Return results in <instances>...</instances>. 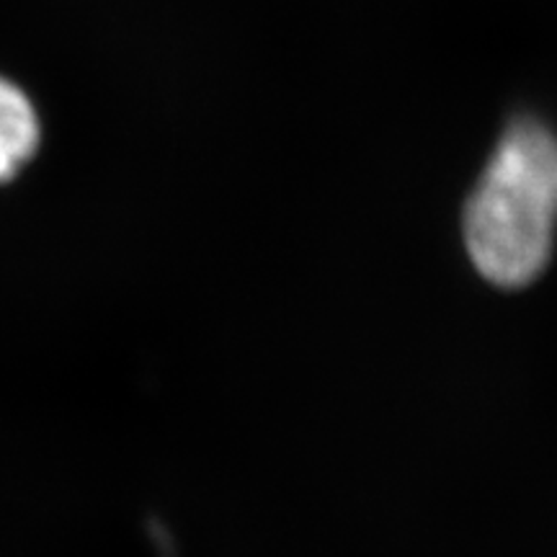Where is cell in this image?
Returning <instances> with one entry per match:
<instances>
[{"label": "cell", "instance_id": "obj_1", "mask_svg": "<svg viewBox=\"0 0 557 557\" xmlns=\"http://www.w3.org/2000/svg\"><path fill=\"white\" fill-rule=\"evenodd\" d=\"M557 225V139L545 124H511L465 209V246L475 269L504 289L547 269Z\"/></svg>", "mask_w": 557, "mask_h": 557}, {"label": "cell", "instance_id": "obj_2", "mask_svg": "<svg viewBox=\"0 0 557 557\" xmlns=\"http://www.w3.org/2000/svg\"><path fill=\"white\" fill-rule=\"evenodd\" d=\"M39 114L18 86L0 78V184L16 176L39 148Z\"/></svg>", "mask_w": 557, "mask_h": 557}]
</instances>
